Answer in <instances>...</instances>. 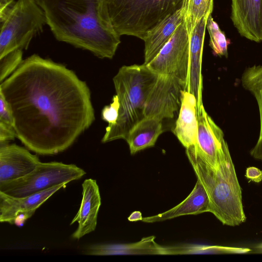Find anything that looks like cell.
Wrapping results in <instances>:
<instances>
[{
	"label": "cell",
	"instance_id": "14",
	"mask_svg": "<svg viewBox=\"0 0 262 262\" xmlns=\"http://www.w3.org/2000/svg\"><path fill=\"white\" fill-rule=\"evenodd\" d=\"M82 188L80 206L70 223V225L75 222L78 224L77 229L72 235L73 238L77 239L95 231L101 203L99 187L95 180H85Z\"/></svg>",
	"mask_w": 262,
	"mask_h": 262
},
{
	"label": "cell",
	"instance_id": "22",
	"mask_svg": "<svg viewBox=\"0 0 262 262\" xmlns=\"http://www.w3.org/2000/svg\"><path fill=\"white\" fill-rule=\"evenodd\" d=\"M163 255L194 253L243 254L251 251L249 248L221 246H183L163 247Z\"/></svg>",
	"mask_w": 262,
	"mask_h": 262
},
{
	"label": "cell",
	"instance_id": "10",
	"mask_svg": "<svg viewBox=\"0 0 262 262\" xmlns=\"http://www.w3.org/2000/svg\"><path fill=\"white\" fill-rule=\"evenodd\" d=\"M184 90L185 86L176 78L158 75L146 100L144 117H155L161 120L173 118L180 108Z\"/></svg>",
	"mask_w": 262,
	"mask_h": 262
},
{
	"label": "cell",
	"instance_id": "8",
	"mask_svg": "<svg viewBox=\"0 0 262 262\" xmlns=\"http://www.w3.org/2000/svg\"><path fill=\"white\" fill-rule=\"evenodd\" d=\"M190 35L184 20L147 66L158 75L172 76L187 86L189 67Z\"/></svg>",
	"mask_w": 262,
	"mask_h": 262
},
{
	"label": "cell",
	"instance_id": "1",
	"mask_svg": "<svg viewBox=\"0 0 262 262\" xmlns=\"http://www.w3.org/2000/svg\"><path fill=\"white\" fill-rule=\"evenodd\" d=\"M16 137L41 155L62 152L95 120L86 82L72 70L33 54L1 82Z\"/></svg>",
	"mask_w": 262,
	"mask_h": 262
},
{
	"label": "cell",
	"instance_id": "29",
	"mask_svg": "<svg viewBox=\"0 0 262 262\" xmlns=\"http://www.w3.org/2000/svg\"><path fill=\"white\" fill-rule=\"evenodd\" d=\"M15 2L14 0H0V23L5 19Z\"/></svg>",
	"mask_w": 262,
	"mask_h": 262
},
{
	"label": "cell",
	"instance_id": "3",
	"mask_svg": "<svg viewBox=\"0 0 262 262\" xmlns=\"http://www.w3.org/2000/svg\"><path fill=\"white\" fill-rule=\"evenodd\" d=\"M186 149L197 179L208 194L209 212L223 225L236 226L245 222L242 189L230 153L215 167L203 161L191 148Z\"/></svg>",
	"mask_w": 262,
	"mask_h": 262
},
{
	"label": "cell",
	"instance_id": "16",
	"mask_svg": "<svg viewBox=\"0 0 262 262\" xmlns=\"http://www.w3.org/2000/svg\"><path fill=\"white\" fill-rule=\"evenodd\" d=\"M198 130L197 101L194 95L184 90L179 116L173 133L186 148L194 145Z\"/></svg>",
	"mask_w": 262,
	"mask_h": 262
},
{
	"label": "cell",
	"instance_id": "24",
	"mask_svg": "<svg viewBox=\"0 0 262 262\" xmlns=\"http://www.w3.org/2000/svg\"><path fill=\"white\" fill-rule=\"evenodd\" d=\"M206 29L210 36L209 46L213 54L220 57H227L229 41L211 14L207 18Z\"/></svg>",
	"mask_w": 262,
	"mask_h": 262
},
{
	"label": "cell",
	"instance_id": "18",
	"mask_svg": "<svg viewBox=\"0 0 262 262\" xmlns=\"http://www.w3.org/2000/svg\"><path fill=\"white\" fill-rule=\"evenodd\" d=\"M209 200L208 194L201 182H197L190 193L182 202L163 213L142 218L146 223L164 221L180 216L209 212Z\"/></svg>",
	"mask_w": 262,
	"mask_h": 262
},
{
	"label": "cell",
	"instance_id": "7",
	"mask_svg": "<svg viewBox=\"0 0 262 262\" xmlns=\"http://www.w3.org/2000/svg\"><path fill=\"white\" fill-rule=\"evenodd\" d=\"M86 172L75 164L59 162H40L26 176L0 184V191L14 197H23L43 191L82 178Z\"/></svg>",
	"mask_w": 262,
	"mask_h": 262
},
{
	"label": "cell",
	"instance_id": "27",
	"mask_svg": "<svg viewBox=\"0 0 262 262\" xmlns=\"http://www.w3.org/2000/svg\"><path fill=\"white\" fill-rule=\"evenodd\" d=\"M0 122L14 127V119L11 108L1 92Z\"/></svg>",
	"mask_w": 262,
	"mask_h": 262
},
{
	"label": "cell",
	"instance_id": "32",
	"mask_svg": "<svg viewBox=\"0 0 262 262\" xmlns=\"http://www.w3.org/2000/svg\"><path fill=\"white\" fill-rule=\"evenodd\" d=\"M255 252L262 253V242L255 247Z\"/></svg>",
	"mask_w": 262,
	"mask_h": 262
},
{
	"label": "cell",
	"instance_id": "26",
	"mask_svg": "<svg viewBox=\"0 0 262 262\" xmlns=\"http://www.w3.org/2000/svg\"><path fill=\"white\" fill-rule=\"evenodd\" d=\"M120 103L118 96L116 94L112 99V102L108 105L105 106L101 112V118L108 123V126L115 125L119 116Z\"/></svg>",
	"mask_w": 262,
	"mask_h": 262
},
{
	"label": "cell",
	"instance_id": "28",
	"mask_svg": "<svg viewBox=\"0 0 262 262\" xmlns=\"http://www.w3.org/2000/svg\"><path fill=\"white\" fill-rule=\"evenodd\" d=\"M16 137L14 127L0 122V143H5Z\"/></svg>",
	"mask_w": 262,
	"mask_h": 262
},
{
	"label": "cell",
	"instance_id": "4",
	"mask_svg": "<svg viewBox=\"0 0 262 262\" xmlns=\"http://www.w3.org/2000/svg\"><path fill=\"white\" fill-rule=\"evenodd\" d=\"M158 77L144 63L119 69L113 78L120 103L119 116L115 125L106 127L102 142L126 139L131 128L144 117L146 100Z\"/></svg>",
	"mask_w": 262,
	"mask_h": 262
},
{
	"label": "cell",
	"instance_id": "9",
	"mask_svg": "<svg viewBox=\"0 0 262 262\" xmlns=\"http://www.w3.org/2000/svg\"><path fill=\"white\" fill-rule=\"evenodd\" d=\"M198 130L196 142L191 148L209 165L217 167L230 153L222 129L206 111L203 105L197 110Z\"/></svg>",
	"mask_w": 262,
	"mask_h": 262
},
{
	"label": "cell",
	"instance_id": "25",
	"mask_svg": "<svg viewBox=\"0 0 262 262\" xmlns=\"http://www.w3.org/2000/svg\"><path fill=\"white\" fill-rule=\"evenodd\" d=\"M23 60V50L21 49L14 50L0 58L1 82L13 73Z\"/></svg>",
	"mask_w": 262,
	"mask_h": 262
},
{
	"label": "cell",
	"instance_id": "2",
	"mask_svg": "<svg viewBox=\"0 0 262 262\" xmlns=\"http://www.w3.org/2000/svg\"><path fill=\"white\" fill-rule=\"evenodd\" d=\"M54 37L112 59L121 42L112 24L107 0H38Z\"/></svg>",
	"mask_w": 262,
	"mask_h": 262
},
{
	"label": "cell",
	"instance_id": "21",
	"mask_svg": "<svg viewBox=\"0 0 262 262\" xmlns=\"http://www.w3.org/2000/svg\"><path fill=\"white\" fill-rule=\"evenodd\" d=\"M241 83L243 87L253 95L258 107L259 135L250 154L254 159L262 161V64L246 68L242 75Z\"/></svg>",
	"mask_w": 262,
	"mask_h": 262
},
{
	"label": "cell",
	"instance_id": "11",
	"mask_svg": "<svg viewBox=\"0 0 262 262\" xmlns=\"http://www.w3.org/2000/svg\"><path fill=\"white\" fill-rule=\"evenodd\" d=\"M66 185L63 183L23 197L12 196L0 191V222L22 226L39 206Z\"/></svg>",
	"mask_w": 262,
	"mask_h": 262
},
{
	"label": "cell",
	"instance_id": "5",
	"mask_svg": "<svg viewBox=\"0 0 262 262\" xmlns=\"http://www.w3.org/2000/svg\"><path fill=\"white\" fill-rule=\"evenodd\" d=\"M190 0H107L110 18L119 36L144 39L147 33Z\"/></svg>",
	"mask_w": 262,
	"mask_h": 262
},
{
	"label": "cell",
	"instance_id": "17",
	"mask_svg": "<svg viewBox=\"0 0 262 262\" xmlns=\"http://www.w3.org/2000/svg\"><path fill=\"white\" fill-rule=\"evenodd\" d=\"M186 11L180 9L149 30L144 37V62L148 64L168 41L177 28L184 20Z\"/></svg>",
	"mask_w": 262,
	"mask_h": 262
},
{
	"label": "cell",
	"instance_id": "20",
	"mask_svg": "<svg viewBox=\"0 0 262 262\" xmlns=\"http://www.w3.org/2000/svg\"><path fill=\"white\" fill-rule=\"evenodd\" d=\"M153 236L142 238L140 241L128 244H94L89 246L84 254L91 255L126 254L163 255L162 246L155 242Z\"/></svg>",
	"mask_w": 262,
	"mask_h": 262
},
{
	"label": "cell",
	"instance_id": "6",
	"mask_svg": "<svg viewBox=\"0 0 262 262\" xmlns=\"http://www.w3.org/2000/svg\"><path fill=\"white\" fill-rule=\"evenodd\" d=\"M0 58L16 49L27 50L32 40L47 25L38 0H17L1 23Z\"/></svg>",
	"mask_w": 262,
	"mask_h": 262
},
{
	"label": "cell",
	"instance_id": "30",
	"mask_svg": "<svg viewBox=\"0 0 262 262\" xmlns=\"http://www.w3.org/2000/svg\"><path fill=\"white\" fill-rule=\"evenodd\" d=\"M245 176L250 181L259 183L262 181V171L256 167H249L246 169Z\"/></svg>",
	"mask_w": 262,
	"mask_h": 262
},
{
	"label": "cell",
	"instance_id": "12",
	"mask_svg": "<svg viewBox=\"0 0 262 262\" xmlns=\"http://www.w3.org/2000/svg\"><path fill=\"white\" fill-rule=\"evenodd\" d=\"M40 162L38 157L15 144L1 143L0 184L22 178Z\"/></svg>",
	"mask_w": 262,
	"mask_h": 262
},
{
	"label": "cell",
	"instance_id": "15",
	"mask_svg": "<svg viewBox=\"0 0 262 262\" xmlns=\"http://www.w3.org/2000/svg\"><path fill=\"white\" fill-rule=\"evenodd\" d=\"M208 16L203 18L196 24L190 35L189 67L186 90L194 95L197 101V110L203 105L202 62Z\"/></svg>",
	"mask_w": 262,
	"mask_h": 262
},
{
	"label": "cell",
	"instance_id": "23",
	"mask_svg": "<svg viewBox=\"0 0 262 262\" xmlns=\"http://www.w3.org/2000/svg\"><path fill=\"white\" fill-rule=\"evenodd\" d=\"M213 9V0H190L185 20L189 35L196 24L204 17L211 14Z\"/></svg>",
	"mask_w": 262,
	"mask_h": 262
},
{
	"label": "cell",
	"instance_id": "31",
	"mask_svg": "<svg viewBox=\"0 0 262 262\" xmlns=\"http://www.w3.org/2000/svg\"><path fill=\"white\" fill-rule=\"evenodd\" d=\"M128 220L130 222L142 221V214L140 211H134L130 215Z\"/></svg>",
	"mask_w": 262,
	"mask_h": 262
},
{
	"label": "cell",
	"instance_id": "13",
	"mask_svg": "<svg viewBox=\"0 0 262 262\" xmlns=\"http://www.w3.org/2000/svg\"><path fill=\"white\" fill-rule=\"evenodd\" d=\"M231 19L241 36L262 41V0H232Z\"/></svg>",
	"mask_w": 262,
	"mask_h": 262
},
{
	"label": "cell",
	"instance_id": "19",
	"mask_svg": "<svg viewBox=\"0 0 262 262\" xmlns=\"http://www.w3.org/2000/svg\"><path fill=\"white\" fill-rule=\"evenodd\" d=\"M163 132L162 120L144 117L129 130L125 139L132 155L155 145Z\"/></svg>",
	"mask_w": 262,
	"mask_h": 262
}]
</instances>
